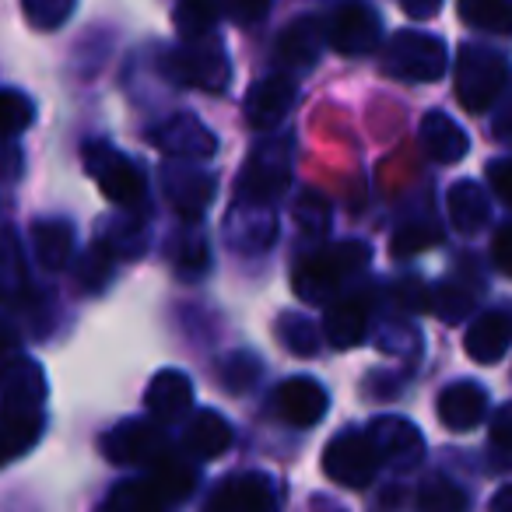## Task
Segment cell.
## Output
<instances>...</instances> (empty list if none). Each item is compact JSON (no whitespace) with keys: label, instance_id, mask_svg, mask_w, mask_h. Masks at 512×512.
I'll return each mask as SVG.
<instances>
[{"label":"cell","instance_id":"60d3db41","mask_svg":"<svg viewBox=\"0 0 512 512\" xmlns=\"http://www.w3.org/2000/svg\"><path fill=\"white\" fill-rule=\"evenodd\" d=\"M0 106H4V134L15 141L22 130L32 127V120H36V106H32L29 95H22L18 88H8L4 92V99H0Z\"/></svg>","mask_w":512,"mask_h":512},{"label":"cell","instance_id":"1f68e13d","mask_svg":"<svg viewBox=\"0 0 512 512\" xmlns=\"http://www.w3.org/2000/svg\"><path fill=\"white\" fill-rule=\"evenodd\" d=\"M221 15V0H179L176 4V32L183 39L211 36Z\"/></svg>","mask_w":512,"mask_h":512},{"label":"cell","instance_id":"603a6c76","mask_svg":"<svg viewBox=\"0 0 512 512\" xmlns=\"http://www.w3.org/2000/svg\"><path fill=\"white\" fill-rule=\"evenodd\" d=\"M32 253L43 271H64L74 256V225L64 218H46L32 225Z\"/></svg>","mask_w":512,"mask_h":512},{"label":"cell","instance_id":"30bf717a","mask_svg":"<svg viewBox=\"0 0 512 512\" xmlns=\"http://www.w3.org/2000/svg\"><path fill=\"white\" fill-rule=\"evenodd\" d=\"M204 512H278V488L260 470L232 474L211 491Z\"/></svg>","mask_w":512,"mask_h":512},{"label":"cell","instance_id":"c3c4849f","mask_svg":"<svg viewBox=\"0 0 512 512\" xmlns=\"http://www.w3.org/2000/svg\"><path fill=\"white\" fill-rule=\"evenodd\" d=\"M400 8H404V15L414 18V22H425V18L439 15L442 0H400Z\"/></svg>","mask_w":512,"mask_h":512},{"label":"cell","instance_id":"8fae6325","mask_svg":"<svg viewBox=\"0 0 512 512\" xmlns=\"http://www.w3.org/2000/svg\"><path fill=\"white\" fill-rule=\"evenodd\" d=\"M330 46H334L341 57H365V53H372L379 46V39H383V22H379V15L369 8V4H362V0H348V4H341V8L334 11V18H330Z\"/></svg>","mask_w":512,"mask_h":512},{"label":"cell","instance_id":"b9f144b4","mask_svg":"<svg viewBox=\"0 0 512 512\" xmlns=\"http://www.w3.org/2000/svg\"><path fill=\"white\" fill-rule=\"evenodd\" d=\"M393 295L397 302L407 309V313H425V309L435 306V292H428V285L421 278H404L393 285Z\"/></svg>","mask_w":512,"mask_h":512},{"label":"cell","instance_id":"ee69618b","mask_svg":"<svg viewBox=\"0 0 512 512\" xmlns=\"http://www.w3.org/2000/svg\"><path fill=\"white\" fill-rule=\"evenodd\" d=\"M491 264H495L505 278H512V225H502L495 232V239H491Z\"/></svg>","mask_w":512,"mask_h":512},{"label":"cell","instance_id":"681fc988","mask_svg":"<svg viewBox=\"0 0 512 512\" xmlns=\"http://www.w3.org/2000/svg\"><path fill=\"white\" fill-rule=\"evenodd\" d=\"M491 512H512V484H505V488H498L491 495Z\"/></svg>","mask_w":512,"mask_h":512},{"label":"cell","instance_id":"2e32d148","mask_svg":"<svg viewBox=\"0 0 512 512\" xmlns=\"http://www.w3.org/2000/svg\"><path fill=\"white\" fill-rule=\"evenodd\" d=\"M369 435L379 446L383 463H393V467H400V470L414 467V463L425 456V439H421V432L407 418H400V414H379L369 425Z\"/></svg>","mask_w":512,"mask_h":512},{"label":"cell","instance_id":"836d02e7","mask_svg":"<svg viewBox=\"0 0 512 512\" xmlns=\"http://www.w3.org/2000/svg\"><path fill=\"white\" fill-rule=\"evenodd\" d=\"M278 337L285 341V348L295 358H313L320 351V334L309 320H302L299 313H285L278 320Z\"/></svg>","mask_w":512,"mask_h":512},{"label":"cell","instance_id":"7a4b0ae2","mask_svg":"<svg viewBox=\"0 0 512 512\" xmlns=\"http://www.w3.org/2000/svg\"><path fill=\"white\" fill-rule=\"evenodd\" d=\"M372 249L362 239H341L327 242V246L313 249L295 264L292 271V288L302 302L309 306H323L341 292L348 281H355L358 274L369 267Z\"/></svg>","mask_w":512,"mask_h":512},{"label":"cell","instance_id":"52a82bcc","mask_svg":"<svg viewBox=\"0 0 512 512\" xmlns=\"http://www.w3.org/2000/svg\"><path fill=\"white\" fill-rule=\"evenodd\" d=\"M85 169L92 172L99 193L109 204L134 211L144 200V172L130 162L123 151H116L106 141H88L85 144Z\"/></svg>","mask_w":512,"mask_h":512},{"label":"cell","instance_id":"5b68a950","mask_svg":"<svg viewBox=\"0 0 512 512\" xmlns=\"http://www.w3.org/2000/svg\"><path fill=\"white\" fill-rule=\"evenodd\" d=\"M379 67H383V74H390L397 81L428 85V81H439L449 71V53L442 46V39L428 36V32L404 29L383 46Z\"/></svg>","mask_w":512,"mask_h":512},{"label":"cell","instance_id":"5bb4252c","mask_svg":"<svg viewBox=\"0 0 512 512\" xmlns=\"http://www.w3.org/2000/svg\"><path fill=\"white\" fill-rule=\"evenodd\" d=\"M218 186H214V176L200 172L197 165L190 162H172L165 165V197L176 207V214L183 221H200L207 211V204L214 200Z\"/></svg>","mask_w":512,"mask_h":512},{"label":"cell","instance_id":"d6a6232c","mask_svg":"<svg viewBox=\"0 0 512 512\" xmlns=\"http://www.w3.org/2000/svg\"><path fill=\"white\" fill-rule=\"evenodd\" d=\"M113 260H116V253L106 246V242H95L92 249H88L85 256H81V264H78V271H74V281H78V288L81 292H88V295H99L102 288L109 285V278H113Z\"/></svg>","mask_w":512,"mask_h":512},{"label":"cell","instance_id":"f35d334b","mask_svg":"<svg viewBox=\"0 0 512 512\" xmlns=\"http://www.w3.org/2000/svg\"><path fill=\"white\" fill-rule=\"evenodd\" d=\"M74 4H78V0H22L25 18L43 32L60 29V25L71 18Z\"/></svg>","mask_w":512,"mask_h":512},{"label":"cell","instance_id":"f6af8a7d","mask_svg":"<svg viewBox=\"0 0 512 512\" xmlns=\"http://www.w3.org/2000/svg\"><path fill=\"white\" fill-rule=\"evenodd\" d=\"M488 183H491V190L512 207V158H495V162L488 165Z\"/></svg>","mask_w":512,"mask_h":512},{"label":"cell","instance_id":"d590c367","mask_svg":"<svg viewBox=\"0 0 512 512\" xmlns=\"http://www.w3.org/2000/svg\"><path fill=\"white\" fill-rule=\"evenodd\" d=\"M432 309L446 323L470 320V313H474V292H470L467 285H460V281H442V285L435 288V306Z\"/></svg>","mask_w":512,"mask_h":512},{"label":"cell","instance_id":"ac0fdd59","mask_svg":"<svg viewBox=\"0 0 512 512\" xmlns=\"http://www.w3.org/2000/svg\"><path fill=\"white\" fill-rule=\"evenodd\" d=\"M323 43H330V29L320 18H295L278 36V60L295 71H306L320 60Z\"/></svg>","mask_w":512,"mask_h":512},{"label":"cell","instance_id":"4316f807","mask_svg":"<svg viewBox=\"0 0 512 512\" xmlns=\"http://www.w3.org/2000/svg\"><path fill=\"white\" fill-rule=\"evenodd\" d=\"M148 477L155 481V488L162 491L165 502H183V498H190L193 488H197V470H193L176 449H169L162 460L151 463Z\"/></svg>","mask_w":512,"mask_h":512},{"label":"cell","instance_id":"4dcf8cb0","mask_svg":"<svg viewBox=\"0 0 512 512\" xmlns=\"http://www.w3.org/2000/svg\"><path fill=\"white\" fill-rule=\"evenodd\" d=\"M442 242V228L435 225L432 218H418V221H407L393 232L390 239V256L393 260H411V256H421L425 249L439 246Z\"/></svg>","mask_w":512,"mask_h":512},{"label":"cell","instance_id":"3957f363","mask_svg":"<svg viewBox=\"0 0 512 512\" xmlns=\"http://www.w3.org/2000/svg\"><path fill=\"white\" fill-rule=\"evenodd\" d=\"M509 64L488 46H460L456 53V99L467 113H488L509 85Z\"/></svg>","mask_w":512,"mask_h":512},{"label":"cell","instance_id":"8d00e7d4","mask_svg":"<svg viewBox=\"0 0 512 512\" xmlns=\"http://www.w3.org/2000/svg\"><path fill=\"white\" fill-rule=\"evenodd\" d=\"M260 369H264L260 358H253L249 351H235L221 362V386L228 393H249L260 379Z\"/></svg>","mask_w":512,"mask_h":512},{"label":"cell","instance_id":"4fadbf2b","mask_svg":"<svg viewBox=\"0 0 512 512\" xmlns=\"http://www.w3.org/2000/svg\"><path fill=\"white\" fill-rule=\"evenodd\" d=\"M151 144L162 148L169 158H179V162H207L218 151V137L190 113L172 116L162 127L151 130Z\"/></svg>","mask_w":512,"mask_h":512},{"label":"cell","instance_id":"e0dca14e","mask_svg":"<svg viewBox=\"0 0 512 512\" xmlns=\"http://www.w3.org/2000/svg\"><path fill=\"white\" fill-rule=\"evenodd\" d=\"M274 404H278V414L295 428H313L323 421L330 407V397L316 379L309 376H292L278 386L274 393Z\"/></svg>","mask_w":512,"mask_h":512},{"label":"cell","instance_id":"7dc6e473","mask_svg":"<svg viewBox=\"0 0 512 512\" xmlns=\"http://www.w3.org/2000/svg\"><path fill=\"white\" fill-rule=\"evenodd\" d=\"M491 134H495L498 141H512V81L505 85L502 102H498V113H495V123H491Z\"/></svg>","mask_w":512,"mask_h":512},{"label":"cell","instance_id":"6da1fadb","mask_svg":"<svg viewBox=\"0 0 512 512\" xmlns=\"http://www.w3.org/2000/svg\"><path fill=\"white\" fill-rule=\"evenodd\" d=\"M46 372L32 358H18L4 372V456L18 460L39 442L46 425Z\"/></svg>","mask_w":512,"mask_h":512},{"label":"cell","instance_id":"bcb514c9","mask_svg":"<svg viewBox=\"0 0 512 512\" xmlns=\"http://www.w3.org/2000/svg\"><path fill=\"white\" fill-rule=\"evenodd\" d=\"M491 446L505 449V456H512V404H505L491 418Z\"/></svg>","mask_w":512,"mask_h":512},{"label":"cell","instance_id":"9c48e42d","mask_svg":"<svg viewBox=\"0 0 512 512\" xmlns=\"http://www.w3.org/2000/svg\"><path fill=\"white\" fill-rule=\"evenodd\" d=\"M99 449L106 460L120 463V467H151V463L162 460L172 446L165 442V435L158 432V425L141 421V418H127L102 435Z\"/></svg>","mask_w":512,"mask_h":512},{"label":"cell","instance_id":"ffe728a7","mask_svg":"<svg viewBox=\"0 0 512 512\" xmlns=\"http://www.w3.org/2000/svg\"><path fill=\"white\" fill-rule=\"evenodd\" d=\"M484 414H488V393L470 379H460L439 393V421L453 432H467V428L481 425Z\"/></svg>","mask_w":512,"mask_h":512},{"label":"cell","instance_id":"7c38bea8","mask_svg":"<svg viewBox=\"0 0 512 512\" xmlns=\"http://www.w3.org/2000/svg\"><path fill=\"white\" fill-rule=\"evenodd\" d=\"M295 99H299V85L292 74H267L246 92L242 113L253 130H274L288 113H292Z\"/></svg>","mask_w":512,"mask_h":512},{"label":"cell","instance_id":"d6986e66","mask_svg":"<svg viewBox=\"0 0 512 512\" xmlns=\"http://www.w3.org/2000/svg\"><path fill=\"white\" fill-rule=\"evenodd\" d=\"M369 313H372L369 295H348V299H337L334 306L327 309V316H323V337H327L334 348H355L358 341H365Z\"/></svg>","mask_w":512,"mask_h":512},{"label":"cell","instance_id":"f546056e","mask_svg":"<svg viewBox=\"0 0 512 512\" xmlns=\"http://www.w3.org/2000/svg\"><path fill=\"white\" fill-rule=\"evenodd\" d=\"M470 495L456 481L442 474H432L418 488V512H467Z\"/></svg>","mask_w":512,"mask_h":512},{"label":"cell","instance_id":"ab89813d","mask_svg":"<svg viewBox=\"0 0 512 512\" xmlns=\"http://www.w3.org/2000/svg\"><path fill=\"white\" fill-rule=\"evenodd\" d=\"M172 260H176V271L179 278H200L207 271V242L200 235H183L172 249Z\"/></svg>","mask_w":512,"mask_h":512},{"label":"cell","instance_id":"8992f818","mask_svg":"<svg viewBox=\"0 0 512 512\" xmlns=\"http://www.w3.org/2000/svg\"><path fill=\"white\" fill-rule=\"evenodd\" d=\"M292 179V141L288 137H267L253 148L239 172L235 200H253V204H274L288 190Z\"/></svg>","mask_w":512,"mask_h":512},{"label":"cell","instance_id":"44dd1931","mask_svg":"<svg viewBox=\"0 0 512 512\" xmlns=\"http://www.w3.org/2000/svg\"><path fill=\"white\" fill-rule=\"evenodd\" d=\"M144 404L158 421H176L193 407V383L179 369H165L148 383Z\"/></svg>","mask_w":512,"mask_h":512},{"label":"cell","instance_id":"277c9868","mask_svg":"<svg viewBox=\"0 0 512 512\" xmlns=\"http://www.w3.org/2000/svg\"><path fill=\"white\" fill-rule=\"evenodd\" d=\"M162 74L183 88H200V92H225L232 81V64H228L225 46L214 36L186 39V46L165 53Z\"/></svg>","mask_w":512,"mask_h":512},{"label":"cell","instance_id":"7402d4cb","mask_svg":"<svg viewBox=\"0 0 512 512\" xmlns=\"http://www.w3.org/2000/svg\"><path fill=\"white\" fill-rule=\"evenodd\" d=\"M509 341H512L509 313H481L470 323L467 337H463V348H467V355L477 365H495L505 355Z\"/></svg>","mask_w":512,"mask_h":512},{"label":"cell","instance_id":"e575fe53","mask_svg":"<svg viewBox=\"0 0 512 512\" xmlns=\"http://www.w3.org/2000/svg\"><path fill=\"white\" fill-rule=\"evenodd\" d=\"M102 242L113 249L116 256H141L148 239H144V225L134 218H116V221H106L102 225Z\"/></svg>","mask_w":512,"mask_h":512},{"label":"cell","instance_id":"484cf974","mask_svg":"<svg viewBox=\"0 0 512 512\" xmlns=\"http://www.w3.org/2000/svg\"><path fill=\"white\" fill-rule=\"evenodd\" d=\"M446 207H449V221H453V228L460 235H474L488 221V197L470 179H460V183L449 186Z\"/></svg>","mask_w":512,"mask_h":512},{"label":"cell","instance_id":"d4e9b609","mask_svg":"<svg viewBox=\"0 0 512 512\" xmlns=\"http://www.w3.org/2000/svg\"><path fill=\"white\" fill-rule=\"evenodd\" d=\"M232 446V425L218 411H197L186 425L183 449L197 460H214Z\"/></svg>","mask_w":512,"mask_h":512},{"label":"cell","instance_id":"cb8c5ba5","mask_svg":"<svg viewBox=\"0 0 512 512\" xmlns=\"http://www.w3.org/2000/svg\"><path fill=\"white\" fill-rule=\"evenodd\" d=\"M421 144H425L428 155L442 165L460 162V158H467V151H470L467 130H463L456 120H449L446 113H439V109L421 120Z\"/></svg>","mask_w":512,"mask_h":512},{"label":"cell","instance_id":"9a60e30c","mask_svg":"<svg viewBox=\"0 0 512 512\" xmlns=\"http://www.w3.org/2000/svg\"><path fill=\"white\" fill-rule=\"evenodd\" d=\"M225 235L239 253H264L278 235V218L267 204L235 200L225 218Z\"/></svg>","mask_w":512,"mask_h":512},{"label":"cell","instance_id":"f907efd6","mask_svg":"<svg viewBox=\"0 0 512 512\" xmlns=\"http://www.w3.org/2000/svg\"><path fill=\"white\" fill-rule=\"evenodd\" d=\"M8 176L11 179L18 176V148H15V141H11V148H8Z\"/></svg>","mask_w":512,"mask_h":512},{"label":"cell","instance_id":"f1b7e54d","mask_svg":"<svg viewBox=\"0 0 512 512\" xmlns=\"http://www.w3.org/2000/svg\"><path fill=\"white\" fill-rule=\"evenodd\" d=\"M456 11L470 29L512 36V0H456Z\"/></svg>","mask_w":512,"mask_h":512},{"label":"cell","instance_id":"7bdbcfd3","mask_svg":"<svg viewBox=\"0 0 512 512\" xmlns=\"http://www.w3.org/2000/svg\"><path fill=\"white\" fill-rule=\"evenodd\" d=\"M228 15L239 25H256L271 15V0H228Z\"/></svg>","mask_w":512,"mask_h":512},{"label":"cell","instance_id":"ba28073f","mask_svg":"<svg viewBox=\"0 0 512 512\" xmlns=\"http://www.w3.org/2000/svg\"><path fill=\"white\" fill-rule=\"evenodd\" d=\"M379 463L383 456L369 432H341L323 449V474L351 491L369 488L379 474Z\"/></svg>","mask_w":512,"mask_h":512},{"label":"cell","instance_id":"74e56055","mask_svg":"<svg viewBox=\"0 0 512 512\" xmlns=\"http://www.w3.org/2000/svg\"><path fill=\"white\" fill-rule=\"evenodd\" d=\"M334 211H330V200L320 193H302L299 204H295V225L302 235H327Z\"/></svg>","mask_w":512,"mask_h":512},{"label":"cell","instance_id":"83f0119b","mask_svg":"<svg viewBox=\"0 0 512 512\" xmlns=\"http://www.w3.org/2000/svg\"><path fill=\"white\" fill-rule=\"evenodd\" d=\"M165 498L155 488L151 477H134V481H120L109 491L102 512H162Z\"/></svg>","mask_w":512,"mask_h":512}]
</instances>
